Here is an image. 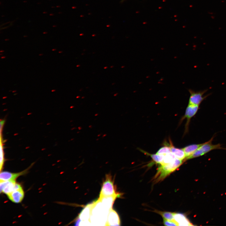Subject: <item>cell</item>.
<instances>
[{
    "label": "cell",
    "mask_w": 226,
    "mask_h": 226,
    "mask_svg": "<svg viewBox=\"0 0 226 226\" xmlns=\"http://www.w3.org/2000/svg\"><path fill=\"white\" fill-rule=\"evenodd\" d=\"M110 210L99 199L92 203L90 218L91 223L97 225H106Z\"/></svg>",
    "instance_id": "1"
},
{
    "label": "cell",
    "mask_w": 226,
    "mask_h": 226,
    "mask_svg": "<svg viewBox=\"0 0 226 226\" xmlns=\"http://www.w3.org/2000/svg\"><path fill=\"white\" fill-rule=\"evenodd\" d=\"M121 196V194L116 191L111 176L110 175H106L105 180L102 185L99 198L107 196H114L117 198Z\"/></svg>",
    "instance_id": "2"
},
{
    "label": "cell",
    "mask_w": 226,
    "mask_h": 226,
    "mask_svg": "<svg viewBox=\"0 0 226 226\" xmlns=\"http://www.w3.org/2000/svg\"><path fill=\"white\" fill-rule=\"evenodd\" d=\"M182 160L176 158L170 163L161 165L158 169L155 178L158 180L163 179L178 168L182 164Z\"/></svg>",
    "instance_id": "3"
},
{
    "label": "cell",
    "mask_w": 226,
    "mask_h": 226,
    "mask_svg": "<svg viewBox=\"0 0 226 226\" xmlns=\"http://www.w3.org/2000/svg\"><path fill=\"white\" fill-rule=\"evenodd\" d=\"M214 137H213L209 141L203 143V144L191 155L186 159H187L194 158L202 156L214 149H225L221 147L220 143L213 144L212 143Z\"/></svg>",
    "instance_id": "4"
},
{
    "label": "cell",
    "mask_w": 226,
    "mask_h": 226,
    "mask_svg": "<svg viewBox=\"0 0 226 226\" xmlns=\"http://www.w3.org/2000/svg\"><path fill=\"white\" fill-rule=\"evenodd\" d=\"M189 91L190 94L188 102V104L189 105L199 106L208 95L203 96L204 94L207 91L206 89L196 91L189 89Z\"/></svg>",
    "instance_id": "5"
},
{
    "label": "cell",
    "mask_w": 226,
    "mask_h": 226,
    "mask_svg": "<svg viewBox=\"0 0 226 226\" xmlns=\"http://www.w3.org/2000/svg\"><path fill=\"white\" fill-rule=\"evenodd\" d=\"M199 106L188 104L186 108L185 115L181 121H182L185 118L186 119V122L185 125V133L188 132L189 125L191 119L197 112L199 109Z\"/></svg>",
    "instance_id": "6"
},
{
    "label": "cell",
    "mask_w": 226,
    "mask_h": 226,
    "mask_svg": "<svg viewBox=\"0 0 226 226\" xmlns=\"http://www.w3.org/2000/svg\"><path fill=\"white\" fill-rule=\"evenodd\" d=\"M16 183L15 180L0 181L1 192H3L7 195L10 193L14 190Z\"/></svg>",
    "instance_id": "7"
},
{
    "label": "cell",
    "mask_w": 226,
    "mask_h": 226,
    "mask_svg": "<svg viewBox=\"0 0 226 226\" xmlns=\"http://www.w3.org/2000/svg\"><path fill=\"white\" fill-rule=\"evenodd\" d=\"M120 220L117 213L112 209L109 212L106 226H118L120 225Z\"/></svg>",
    "instance_id": "8"
},
{
    "label": "cell",
    "mask_w": 226,
    "mask_h": 226,
    "mask_svg": "<svg viewBox=\"0 0 226 226\" xmlns=\"http://www.w3.org/2000/svg\"><path fill=\"white\" fill-rule=\"evenodd\" d=\"M27 170H24L19 173H12L7 171H3L0 173V181L15 180L20 175L24 174Z\"/></svg>",
    "instance_id": "9"
},
{
    "label": "cell",
    "mask_w": 226,
    "mask_h": 226,
    "mask_svg": "<svg viewBox=\"0 0 226 226\" xmlns=\"http://www.w3.org/2000/svg\"><path fill=\"white\" fill-rule=\"evenodd\" d=\"M9 199L13 202L19 203L21 202L24 196L22 188L16 190L7 195Z\"/></svg>",
    "instance_id": "10"
},
{
    "label": "cell",
    "mask_w": 226,
    "mask_h": 226,
    "mask_svg": "<svg viewBox=\"0 0 226 226\" xmlns=\"http://www.w3.org/2000/svg\"><path fill=\"white\" fill-rule=\"evenodd\" d=\"M92 204L87 205L83 210L79 216V220L84 222L83 223H89L87 221L90 220Z\"/></svg>",
    "instance_id": "11"
},
{
    "label": "cell",
    "mask_w": 226,
    "mask_h": 226,
    "mask_svg": "<svg viewBox=\"0 0 226 226\" xmlns=\"http://www.w3.org/2000/svg\"><path fill=\"white\" fill-rule=\"evenodd\" d=\"M174 220L178 226L192 225L186 216L181 213H175Z\"/></svg>",
    "instance_id": "12"
},
{
    "label": "cell",
    "mask_w": 226,
    "mask_h": 226,
    "mask_svg": "<svg viewBox=\"0 0 226 226\" xmlns=\"http://www.w3.org/2000/svg\"><path fill=\"white\" fill-rule=\"evenodd\" d=\"M117 197L114 196H107L99 198L103 205L108 209H112L113 203Z\"/></svg>",
    "instance_id": "13"
},
{
    "label": "cell",
    "mask_w": 226,
    "mask_h": 226,
    "mask_svg": "<svg viewBox=\"0 0 226 226\" xmlns=\"http://www.w3.org/2000/svg\"><path fill=\"white\" fill-rule=\"evenodd\" d=\"M203 143L191 144L183 148V149L185 152L186 158L191 155Z\"/></svg>",
    "instance_id": "14"
},
{
    "label": "cell",
    "mask_w": 226,
    "mask_h": 226,
    "mask_svg": "<svg viewBox=\"0 0 226 226\" xmlns=\"http://www.w3.org/2000/svg\"><path fill=\"white\" fill-rule=\"evenodd\" d=\"M171 152L175 157L180 159L183 160L186 158V155L183 148L180 149L175 147L171 144L170 145Z\"/></svg>",
    "instance_id": "15"
},
{
    "label": "cell",
    "mask_w": 226,
    "mask_h": 226,
    "mask_svg": "<svg viewBox=\"0 0 226 226\" xmlns=\"http://www.w3.org/2000/svg\"><path fill=\"white\" fill-rule=\"evenodd\" d=\"M176 158L171 152L164 155L163 161L161 165L166 164L171 162Z\"/></svg>",
    "instance_id": "16"
},
{
    "label": "cell",
    "mask_w": 226,
    "mask_h": 226,
    "mask_svg": "<svg viewBox=\"0 0 226 226\" xmlns=\"http://www.w3.org/2000/svg\"><path fill=\"white\" fill-rule=\"evenodd\" d=\"M148 155H149L153 160L156 163L160 164L162 163L164 158V155L155 154H150L149 153L145 152Z\"/></svg>",
    "instance_id": "17"
},
{
    "label": "cell",
    "mask_w": 226,
    "mask_h": 226,
    "mask_svg": "<svg viewBox=\"0 0 226 226\" xmlns=\"http://www.w3.org/2000/svg\"><path fill=\"white\" fill-rule=\"evenodd\" d=\"M157 213L160 214L163 217V218L170 221L174 220V213L158 211H157Z\"/></svg>",
    "instance_id": "18"
},
{
    "label": "cell",
    "mask_w": 226,
    "mask_h": 226,
    "mask_svg": "<svg viewBox=\"0 0 226 226\" xmlns=\"http://www.w3.org/2000/svg\"><path fill=\"white\" fill-rule=\"evenodd\" d=\"M0 170H1L4 162V152L3 145V139L2 133H0Z\"/></svg>",
    "instance_id": "19"
},
{
    "label": "cell",
    "mask_w": 226,
    "mask_h": 226,
    "mask_svg": "<svg viewBox=\"0 0 226 226\" xmlns=\"http://www.w3.org/2000/svg\"><path fill=\"white\" fill-rule=\"evenodd\" d=\"M171 152L170 146H165L161 148L157 152L156 154L164 155Z\"/></svg>",
    "instance_id": "20"
},
{
    "label": "cell",
    "mask_w": 226,
    "mask_h": 226,
    "mask_svg": "<svg viewBox=\"0 0 226 226\" xmlns=\"http://www.w3.org/2000/svg\"><path fill=\"white\" fill-rule=\"evenodd\" d=\"M163 223L165 226H178L177 223L174 221L167 220L163 218Z\"/></svg>",
    "instance_id": "21"
},
{
    "label": "cell",
    "mask_w": 226,
    "mask_h": 226,
    "mask_svg": "<svg viewBox=\"0 0 226 226\" xmlns=\"http://www.w3.org/2000/svg\"><path fill=\"white\" fill-rule=\"evenodd\" d=\"M5 120H1L0 122V133H2L3 127V125H4V123H5Z\"/></svg>",
    "instance_id": "22"
},
{
    "label": "cell",
    "mask_w": 226,
    "mask_h": 226,
    "mask_svg": "<svg viewBox=\"0 0 226 226\" xmlns=\"http://www.w3.org/2000/svg\"><path fill=\"white\" fill-rule=\"evenodd\" d=\"M5 56H2L1 57V58H5Z\"/></svg>",
    "instance_id": "23"
},
{
    "label": "cell",
    "mask_w": 226,
    "mask_h": 226,
    "mask_svg": "<svg viewBox=\"0 0 226 226\" xmlns=\"http://www.w3.org/2000/svg\"><path fill=\"white\" fill-rule=\"evenodd\" d=\"M54 15V14H50V15L51 16H52V15Z\"/></svg>",
    "instance_id": "24"
},
{
    "label": "cell",
    "mask_w": 226,
    "mask_h": 226,
    "mask_svg": "<svg viewBox=\"0 0 226 226\" xmlns=\"http://www.w3.org/2000/svg\"><path fill=\"white\" fill-rule=\"evenodd\" d=\"M43 34H46L47 33V32H44L43 33Z\"/></svg>",
    "instance_id": "25"
},
{
    "label": "cell",
    "mask_w": 226,
    "mask_h": 226,
    "mask_svg": "<svg viewBox=\"0 0 226 226\" xmlns=\"http://www.w3.org/2000/svg\"><path fill=\"white\" fill-rule=\"evenodd\" d=\"M43 13H47V12H44Z\"/></svg>",
    "instance_id": "26"
},
{
    "label": "cell",
    "mask_w": 226,
    "mask_h": 226,
    "mask_svg": "<svg viewBox=\"0 0 226 226\" xmlns=\"http://www.w3.org/2000/svg\"><path fill=\"white\" fill-rule=\"evenodd\" d=\"M56 50V49H52V51H55V50Z\"/></svg>",
    "instance_id": "27"
},
{
    "label": "cell",
    "mask_w": 226,
    "mask_h": 226,
    "mask_svg": "<svg viewBox=\"0 0 226 226\" xmlns=\"http://www.w3.org/2000/svg\"><path fill=\"white\" fill-rule=\"evenodd\" d=\"M9 40V39H5V40Z\"/></svg>",
    "instance_id": "28"
},
{
    "label": "cell",
    "mask_w": 226,
    "mask_h": 226,
    "mask_svg": "<svg viewBox=\"0 0 226 226\" xmlns=\"http://www.w3.org/2000/svg\"><path fill=\"white\" fill-rule=\"evenodd\" d=\"M43 55L42 54H39V55H40V56H41V55Z\"/></svg>",
    "instance_id": "29"
},
{
    "label": "cell",
    "mask_w": 226,
    "mask_h": 226,
    "mask_svg": "<svg viewBox=\"0 0 226 226\" xmlns=\"http://www.w3.org/2000/svg\"><path fill=\"white\" fill-rule=\"evenodd\" d=\"M1 51V52H3V51Z\"/></svg>",
    "instance_id": "30"
},
{
    "label": "cell",
    "mask_w": 226,
    "mask_h": 226,
    "mask_svg": "<svg viewBox=\"0 0 226 226\" xmlns=\"http://www.w3.org/2000/svg\"><path fill=\"white\" fill-rule=\"evenodd\" d=\"M56 26H53V27H56Z\"/></svg>",
    "instance_id": "31"
},
{
    "label": "cell",
    "mask_w": 226,
    "mask_h": 226,
    "mask_svg": "<svg viewBox=\"0 0 226 226\" xmlns=\"http://www.w3.org/2000/svg\"><path fill=\"white\" fill-rule=\"evenodd\" d=\"M55 91V90H52V91Z\"/></svg>",
    "instance_id": "32"
},
{
    "label": "cell",
    "mask_w": 226,
    "mask_h": 226,
    "mask_svg": "<svg viewBox=\"0 0 226 226\" xmlns=\"http://www.w3.org/2000/svg\"><path fill=\"white\" fill-rule=\"evenodd\" d=\"M27 36H24V37H27Z\"/></svg>",
    "instance_id": "33"
},
{
    "label": "cell",
    "mask_w": 226,
    "mask_h": 226,
    "mask_svg": "<svg viewBox=\"0 0 226 226\" xmlns=\"http://www.w3.org/2000/svg\"><path fill=\"white\" fill-rule=\"evenodd\" d=\"M24 2H26V1H24Z\"/></svg>",
    "instance_id": "34"
}]
</instances>
